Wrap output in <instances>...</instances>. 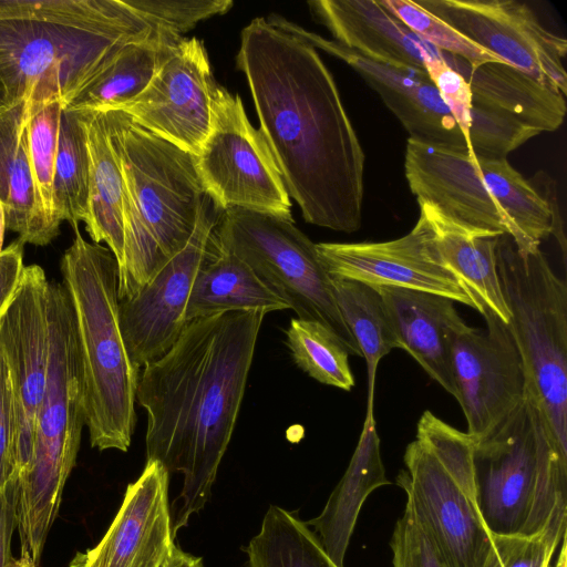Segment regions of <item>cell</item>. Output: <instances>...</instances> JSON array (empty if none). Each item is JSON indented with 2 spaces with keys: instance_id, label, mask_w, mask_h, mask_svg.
<instances>
[{
  "instance_id": "obj_26",
  "label": "cell",
  "mask_w": 567,
  "mask_h": 567,
  "mask_svg": "<svg viewBox=\"0 0 567 567\" xmlns=\"http://www.w3.org/2000/svg\"><path fill=\"white\" fill-rule=\"evenodd\" d=\"M287 308L244 260L217 240L213 230L187 301L186 322L221 312L266 315Z\"/></svg>"
},
{
  "instance_id": "obj_16",
  "label": "cell",
  "mask_w": 567,
  "mask_h": 567,
  "mask_svg": "<svg viewBox=\"0 0 567 567\" xmlns=\"http://www.w3.org/2000/svg\"><path fill=\"white\" fill-rule=\"evenodd\" d=\"M215 83L203 42L182 38L146 89L117 111L196 156L210 130Z\"/></svg>"
},
{
  "instance_id": "obj_29",
  "label": "cell",
  "mask_w": 567,
  "mask_h": 567,
  "mask_svg": "<svg viewBox=\"0 0 567 567\" xmlns=\"http://www.w3.org/2000/svg\"><path fill=\"white\" fill-rule=\"evenodd\" d=\"M331 286L341 317L354 338L368 370L367 410H373L377 368L393 349H401L386 306L374 286L331 276Z\"/></svg>"
},
{
  "instance_id": "obj_21",
  "label": "cell",
  "mask_w": 567,
  "mask_h": 567,
  "mask_svg": "<svg viewBox=\"0 0 567 567\" xmlns=\"http://www.w3.org/2000/svg\"><path fill=\"white\" fill-rule=\"evenodd\" d=\"M308 6L334 41L378 63L426 72L425 66L442 55L380 1L315 0Z\"/></svg>"
},
{
  "instance_id": "obj_30",
  "label": "cell",
  "mask_w": 567,
  "mask_h": 567,
  "mask_svg": "<svg viewBox=\"0 0 567 567\" xmlns=\"http://www.w3.org/2000/svg\"><path fill=\"white\" fill-rule=\"evenodd\" d=\"M249 567H338L298 515L270 505L245 547Z\"/></svg>"
},
{
  "instance_id": "obj_47",
  "label": "cell",
  "mask_w": 567,
  "mask_h": 567,
  "mask_svg": "<svg viewBox=\"0 0 567 567\" xmlns=\"http://www.w3.org/2000/svg\"><path fill=\"white\" fill-rule=\"evenodd\" d=\"M9 103H8V97H7V92H6V87L3 85V82L0 78V109H3L6 106H8Z\"/></svg>"
},
{
  "instance_id": "obj_17",
  "label": "cell",
  "mask_w": 567,
  "mask_h": 567,
  "mask_svg": "<svg viewBox=\"0 0 567 567\" xmlns=\"http://www.w3.org/2000/svg\"><path fill=\"white\" fill-rule=\"evenodd\" d=\"M316 245L331 276L439 295L478 311L474 300L443 265L433 231L421 215L410 233L393 240Z\"/></svg>"
},
{
  "instance_id": "obj_35",
  "label": "cell",
  "mask_w": 567,
  "mask_h": 567,
  "mask_svg": "<svg viewBox=\"0 0 567 567\" xmlns=\"http://www.w3.org/2000/svg\"><path fill=\"white\" fill-rule=\"evenodd\" d=\"M127 4L159 30L181 35L198 22L224 14L230 0H126Z\"/></svg>"
},
{
  "instance_id": "obj_2",
  "label": "cell",
  "mask_w": 567,
  "mask_h": 567,
  "mask_svg": "<svg viewBox=\"0 0 567 567\" xmlns=\"http://www.w3.org/2000/svg\"><path fill=\"white\" fill-rule=\"evenodd\" d=\"M265 313L229 311L194 319L146 364L136 401L145 410L146 462L183 474L173 532L212 496L244 399Z\"/></svg>"
},
{
  "instance_id": "obj_19",
  "label": "cell",
  "mask_w": 567,
  "mask_h": 567,
  "mask_svg": "<svg viewBox=\"0 0 567 567\" xmlns=\"http://www.w3.org/2000/svg\"><path fill=\"white\" fill-rule=\"evenodd\" d=\"M168 483L167 470L147 461L102 539L78 553L70 567H163L176 547Z\"/></svg>"
},
{
  "instance_id": "obj_5",
  "label": "cell",
  "mask_w": 567,
  "mask_h": 567,
  "mask_svg": "<svg viewBox=\"0 0 567 567\" xmlns=\"http://www.w3.org/2000/svg\"><path fill=\"white\" fill-rule=\"evenodd\" d=\"M73 319L84 425L92 447L126 452L136 424L140 377L130 360L118 318V265L111 250L74 238L61 259Z\"/></svg>"
},
{
  "instance_id": "obj_23",
  "label": "cell",
  "mask_w": 567,
  "mask_h": 567,
  "mask_svg": "<svg viewBox=\"0 0 567 567\" xmlns=\"http://www.w3.org/2000/svg\"><path fill=\"white\" fill-rule=\"evenodd\" d=\"M420 215L429 223L443 265L474 300L478 312L493 311L508 324L506 307L496 266L501 234L473 229L456 223L436 206L417 200Z\"/></svg>"
},
{
  "instance_id": "obj_33",
  "label": "cell",
  "mask_w": 567,
  "mask_h": 567,
  "mask_svg": "<svg viewBox=\"0 0 567 567\" xmlns=\"http://www.w3.org/2000/svg\"><path fill=\"white\" fill-rule=\"evenodd\" d=\"M62 111L60 102L50 103L30 116L28 124V152L34 187L41 209L58 234L61 223L54 215L52 194Z\"/></svg>"
},
{
  "instance_id": "obj_45",
  "label": "cell",
  "mask_w": 567,
  "mask_h": 567,
  "mask_svg": "<svg viewBox=\"0 0 567 567\" xmlns=\"http://www.w3.org/2000/svg\"><path fill=\"white\" fill-rule=\"evenodd\" d=\"M548 567H567V555H566V537L560 543L558 557L554 564H549Z\"/></svg>"
},
{
  "instance_id": "obj_13",
  "label": "cell",
  "mask_w": 567,
  "mask_h": 567,
  "mask_svg": "<svg viewBox=\"0 0 567 567\" xmlns=\"http://www.w3.org/2000/svg\"><path fill=\"white\" fill-rule=\"evenodd\" d=\"M50 284L42 267L24 266L14 298L0 318V355L9 372L13 399L18 480L32 458L47 384Z\"/></svg>"
},
{
  "instance_id": "obj_48",
  "label": "cell",
  "mask_w": 567,
  "mask_h": 567,
  "mask_svg": "<svg viewBox=\"0 0 567 567\" xmlns=\"http://www.w3.org/2000/svg\"><path fill=\"white\" fill-rule=\"evenodd\" d=\"M239 567H249V565H248V563H245L244 565H241Z\"/></svg>"
},
{
  "instance_id": "obj_43",
  "label": "cell",
  "mask_w": 567,
  "mask_h": 567,
  "mask_svg": "<svg viewBox=\"0 0 567 567\" xmlns=\"http://www.w3.org/2000/svg\"><path fill=\"white\" fill-rule=\"evenodd\" d=\"M163 567H205L202 557L184 551L177 545Z\"/></svg>"
},
{
  "instance_id": "obj_3",
  "label": "cell",
  "mask_w": 567,
  "mask_h": 567,
  "mask_svg": "<svg viewBox=\"0 0 567 567\" xmlns=\"http://www.w3.org/2000/svg\"><path fill=\"white\" fill-rule=\"evenodd\" d=\"M158 31L126 0H0V78L29 115L63 109L128 43Z\"/></svg>"
},
{
  "instance_id": "obj_40",
  "label": "cell",
  "mask_w": 567,
  "mask_h": 567,
  "mask_svg": "<svg viewBox=\"0 0 567 567\" xmlns=\"http://www.w3.org/2000/svg\"><path fill=\"white\" fill-rule=\"evenodd\" d=\"M23 247L24 244L18 239L0 252V318L14 298L21 279Z\"/></svg>"
},
{
  "instance_id": "obj_14",
  "label": "cell",
  "mask_w": 567,
  "mask_h": 567,
  "mask_svg": "<svg viewBox=\"0 0 567 567\" xmlns=\"http://www.w3.org/2000/svg\"><path fill=\"white\" fill-rule=\"evenodd\" d=\"M221 213L223 209L207 194L186 246L134 296L120 300L123 340L137 370L163 355L187 324V301Z\"/></svg>"
},
{
  "instance_id": "obj_4",
  "label": "cell",
  "mask_w": 567,
  "mask_h": 567,
  "mask_svg": "<svg viewBox=\"0 0 567 567\" xmlns=\"http://www.w3.org/2000/svg\"><path fill=\"white\" fill-rule=\"evenodd\" d=\"M124 181L118 299L134 296L187 244L207 195L196 157L121 111L103 112Z\"/></svg>"
},
{
  "instance_id": "obj_8",
  "label": "cell",
  "mask_w": 567,
  "mask_h": 567,
  "mask_svg": "<svg viewBox=\"0 0 567 567\" xmlns=\"http://www.w3.org/2000/svg\"><path fill=\"white\" fill-rule=\"evenodd\" d=\"M496 266L520 354L527 392L544 416L558 453L567 458V286L539 249L519 251L503 234Z\"/></svg>"
},
{
  "instance_id": "obj_41",
  "label": "cell",
  "mask_w": 567,
  "mask_h": 567,
  "mask_svg": "<svg viewBox=\"0 0 567 567\" xmlns=\"http://www.w3.org/2000/svg\"><path fill=\"white\" fill-rule=\"evenodd\" d=\"M17 483L0 493V567H7L12 560L11 542L16 519Z\"/></svg>"
},
{
  "instance_id": "obj_20",
  "label": "cell",
  "mask_w": 567,
  "mask_h": 567,
  "mask_svg": "<svg viewBox=\"0 0 567 567\" xmlns=\"http://www.w3.org/2000/svg\"><path fill=\"white\" fill-rule=\"evenodd\" d=\"M404 172L417 200L436 206L456 223L512 236V226L467 147L408 138Z\"/></svg>"
},
{
  "instance_id": "obj_42",
  "label": "cell",
  "mask_w": 567,
  "mask_h": 567,
  "mask_svg": "<svg viewBox=\"0 0 567 567\" xmlns=\"http://www.w3.org/2000/svg\"><path fill=\"white\" fill-rule=\"evenodd\" d=\"M529 183L539 193V195L548 203L554 217L553 236L559 244L564 264L566 262V235L564 230V220L560 215L559 206L557 204V195L555 182L548 177L544 172H538L533 181Z\"/></svg>"
},
{
  "instance_id": "obj_38",
  "label": "cell",
  "mask_w": 567,
  "mask_h": 567,
  "mask_svg": "<svg viewBox=\"0 0 567 567\" xmlns=\"http://www.w3.org/2000/svg\"><path fill=\"white\" fill-rule=\"evenodd\" d=\"M443 54L442 51V56L430 62L425 66V71L452 113L468 150L472 151L470 133L474 117L478 114L481 106L473 103V94L468 82L444 63Z\"/></svg>"
},
{
  "instance_id": "obj_1",
  "label": "cell",
  "mask_w": 567,
  "mask_h": 567,
  "mask_svg": "<svg viewBox=\"0 0 567 567\" xmlns=\"http://www.w3.org/2000/svg\"><path fill=\"white\" fill-rule=\"evenodd\" d=\"M236 64L247 79L258 130L303 219L357 231L364 152L317 50L256 18L241 31Z\"/></svg>"
},
{
  "instance_id": "obj_12",
  "label": "cell",
  "mask_w": 567,
  "mask_h": 567,
  "mask_svg": "<svg viewBox=\"0 0 567 567\" xmlns=\"http://www.w3.org/2000/svg\"><path fill=\"white\" fill-rule=\"evenodd\" d=\"M416 3L505 64L566 96L567 73L563 61L567 41L546 29L527 4L515 0H420Z\"/></svg>"
},
{
  "instance_id": "obj_9",
  "label": "cell",
  "mask_w": 567,
  "mask_h": 567,
  "mask_svg": "<svg viewBox=\"0 0 567 567\" xmlns=\"http://www.w3.org/2000/svg\"><path fill=\"white\" fill-rule=\"evenodd\" d=\"M474 446L470 434L426 410L396 476L446 567H483L492 547L475 498Z\"/></svg>"
},
{
  "instance_id": "obj_39",
  "label": "cell",
  "mask_w": 567,
  "mask_h": 567,
  "mask_svg": "<svg viewBox=\"0 0 567 567\" xmlns=\"http://www.w3.org/2000/svg\"><path fill=\"white\" fill-rule=\"evenodd\" d=\"M18 476L11 382L0 355V493L17 483Z\"/></svg>"
},
{
  "instance_id": "obj_22",
  "label": "cell",
  "mask_w": 567,
  "mask_h": 567,
  "mask_svg": "<svg viewBox=\"0 0 567 567\" xmlns=\"http://www.w3.org/2000/svg\"><path fill=\"white\" fill-rule=\"evenodd\" d=\"M374 287L386 306L401 350L457 400L452 347L456 333L466 323L457 313L454 301L401 287Z\"/></svg>"
},
{
  "instance_id": "obj_6",
  "label": "cell",
  "mask_w": 567,
  "mask_h": 567,
  "mask_svg": "<svg viewBox=\"0 0 567 567\" xmlns=\"http://www.w3.org/2000/svg\"><path fill=\"white\" fill-rule=\"evenodd\" d=\"M473 474L476 504L491 534L566 537L567 458L527 391L498 426L475 442Z\"/></svg>"
},
{
  "instance_id": "obj_24",
  "label": "cell",
  "mask_w": 567,
  "mask_h": 567,
  "mask_svg": "<svg viewBox=\"0 0 567 567\" xmlns=\"http://www.w3.org/2000/svg\"><path fill=\"white\" fill-rule=\"evenodd\" d=\"M381 457L373 410H367L359 442L350 463L322 512L307 522L330 559L343 567L360 509L378 487L389 485Z\"/></svg>"
},
{
  "instance_id": "obj_44",
  "label": "cell",
  "mask_w": 567,
  "mask_h": 567,
  "mask_svg": "<svg viewBox=\"0 0 567 567\" xmlns=\"http://www.w3.org/2000/svg\"><path fill=\"white\" fill-rule=\"evenodd\" d=\"M7 567H39L38 564L24 553L20 554L19 558H12Z\"/></svg>"
},
{
  "instance_id": "obj_31",
  "label": "cell",
  "mask_w": 567,
  "mask_h": 567,
  "mask_svg": "<svg viewBox=\"0 0 567 567\" xmlns=\"http://www.w3.org/2000/svg\"><path fill=\"white\" fill-rule=\"evenodd\" d=\"M55 218L73 228L85 223L90 200V156L85 130L78 111L61 114L58 153L53 175Z\"/></svg>"
},
{
  "instance_id": "obj_28",
  "label": "cell",
  "mask_w": 567,
  "mask_h": 567,
  "mask_svg": "<svg viewBox=\"0 0 567 567\" xmlns=\"http://www.w3.org/2000/svg\"><path fill=\"white\" fill-rule=\"evenodd\" d=\"M182 38L158 31L150 39L126 44L64 110L117 111L146 89L168 50Z\"/></svg>"
},
{
  "instance_id": "obj_10",
  "label": "cell",
  "mask_w": 567,
  "mask_h": 567,
  "mask_svg": "<svg viewBox=\"0 0 567 567\" xmlns=\"http://www.w3.org/2000/svg\"><path fill=\"white\" fill-rule=\"evenodd\" d=\"M214 234L297 318L323 324L349 354L362 357L341 317L317 245L295 226L293 219L233 207L223 210Z\"/></svg>"
},
{
  "instance_id": "obj_25",
  "label": "cell",
  "mask_w": 567,
  "mask_h": 567,
  "mask_svg": "<svg viewBox=\"0 0 567 567\" xmlns=\"http://www.w3.org/2000/svg\"><path fill=\"white\" fill-rule=\"evenodd\" d=\"M25 102L0 109V202L6 227L23 244L45 246L59 234L48 223L34 187L28 152Z\"/></svg>"
},
{
  "instance_id": "obj_36",
  "label": "cell",
  "mask_w": 567,
  "mask_h": 567,
  "mask_svg": "<svg viewBox=\"0 0 567 567\" xmlns=\"http://www.w3.org/2000/svg\"><path fill=\"white\" fill-rule=\"evenodd\" d=\"M390 547L393 567H446L408 501L396 520Z\"/></svg>"
},
{
  "instance_id": "obj_37",
  "label": "cell",
  "mask_w": 567,
  "mask_h": 567,
  "mask_svg": "<svg viewBox=\"0 0 567 567\" xmlns=\"http://www.w3.org/2000/svg\"><path fill=\"white\" fill-rule=\"evenodd\" d=\"M492 535L483 567H548L561 540L549 534L534 537Z\"/></svg>"
},
{
  "instance_id": "obj_32",
  "label": "cell",
  "mask_w": 567,
  "mask_h": 567,
  "mask_svg": "<svg viewBox=\"0 0 567 567\" xmlns=\"http://www.w3.org/2000/svg\"><path fill=\"white\" fill-rule=\"evenodd\" d=\"M286 336L293 361L311 378L343 391L354 386L349 352L330 329L316 321L292 318Z\"/></svg>"
},
{
  "instance_id": "obj_27",
  "label": "cell",
  "mask_w": 567,
  "mask_h": 567,
  "mask_svg": "<svg viewBox=\"0 0 567 567\" xmlns=\"http://www.w3.org/2000/svg\"><path fill=\"white\" fill-rule=\"evenodd\" d=\"M90 156V200L85 229L95 244L105 243L118 269L124 259V181L110 143L103 112L78 111Z\"/></svg>"
},
{
  "instance_id": "obj_15",
  "label": "cell",
  "mask_w": 567,
  "mask_h": 567,
  "mask_svg": "<svg viewBox=\"0 0 567 567\" xmlns=\"http://www.w3.org/2000/svg\"><path fill=\"white\" fill-rule=\"evenodd\" d=\"M485 329L467 324L456 333L452 362L457 402L476 442L498 426L524 400L526 375L508 326L485 309Z\"/></svg>"
},
{
  "instance_id": "obj_18",
  "label": "cell",
  "mask_w": 567,
  "mask_h": 567,
  "mask_svg": "<svg viewBox=\"0 0 567 567\" xmlns=\"http://www.w3.org/2000/svg\"><path fill=\"white\" fill-rule=\"evenodd\" d=\"M268 22L352 68L379 94L408 131L410 138L467 147L452 113L426 72L378 63L278 14H270Z\"/></svg>"
},
{
  "instance_id": "obj_34",
  "label": "cell",
  "mask_w": 567,
  "mask_h": 567,
  "mask_svg": "<svg viewBox=\"0 0 567 567\" xmlns=\"http://www.w3.org/2000/svg\"><path fill=\"white\" fill-rule=\"evenodd\" d=\"M380 2L414 34L443 52L457 55L473 66L485 63H504L496 55L468 40L449 23L419 6L416 1L381 0Z\"/></svg>"
},
{
  "instance_id": "obj_46",
  "label": "cell",
  "mask_w": 567,
  "mask_h": 567,
  "mask_svg": "<svg viewBox=\"0 0 567 567\" xmlns=\"http://www.w3.org/2000/svg\"><path fill=\"white\" fill-rule=\"evenodd\" d=\"M6 214H4V209H3V206L0 202V252L2 251V246H3V238H4V231H6Z\"/></svg>"
},
{
  "instance_id": "obj_11",
  "label": "cell",
  "mask_w": 567,
  "mask_h": 567,
  "mask_svg": "<svg viewBox=\"0 0 567 567\" xmlns=\"http://www.w3.org/2000/svg\"><path fill=\"white\" fill-rule=\"evenodd\" d=\"M196 157L206 193L223 209L233 207L291 217V203L270 150L247 118L239 95L217 82L212 125Z\"/></svg>"
},
{
  "instance_id": "obj_7",
  "label": "cell",
  "mask_w": 567,
  "mask_h": 567,
  "mask_svg": "<svg viewBox=\"0 0 567 567\" xmlns=\"http://www.w3.org/2000/svg\"><path fill=\"white\" fill-rule=\"evenodd\" d=\"M83 426L71 306L63 285L51 281L47 384L32 458L18 480L16 501L21 553L37 564L75 465Z\"/></svg>"
}]
</instances>
